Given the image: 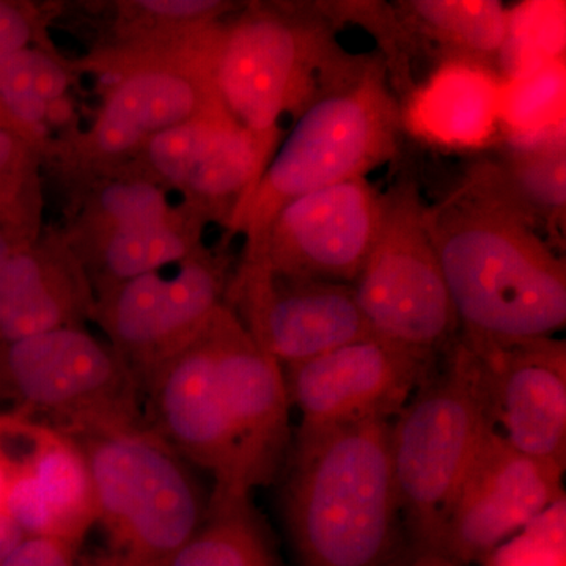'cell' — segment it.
<instances>
[{
    "label": "cell",
    "instance_id": "cell-27",
    "mask_svg": "<svg viewBox=\"0 0 566 566\" xmlns=\"http://www.w3.org/2000/svg\"><path fill=\"white\" fill-rule=\"evenodd\" d=\"M99 207L111 229L172 221L167 193L155 182H112L99 196Z\"/></svg>",
    "mask_w": 566,
    "mask_h": 566
},
{
    "label": "cell",
    "instance_id": "cell-36",
    "mask_svg": "<svg viewBox=\"0 0 566 566\" xmlns=\"http://www.w3.org/2000/svg\"><path fill=\"white\" fill-rule=\"evenodd\" d=\"M0 128H7L10 129V132H13V129H11L10 123L7 122L6 115H3L2 111H0Z\"/></svg>",
    "mask_w": 566,
    "mask_h": 566
},
{
    "label": "cell",
    "instance_id": "cell-18",
    "mask_svg": "<svg viewBox=\"0 0 566 566\" xmlns=\"http://www.w3.org/2000/svg\"><path fill=\"white\" fill-rule=\"evenodd\" d=\"M218 109L222 106L210 73L192 76L172 70H144L112 92L93 128V140L104 155H125L155 134Z\"/></svg>",
    "mask_w": 566,
    "mask_h": 566
},
{
    "label": "cell",
    "instance_id": "cell-8",
    "mask_svg": "<svg viewBox=\"0 0 566 566\" xmlns=\"http://www.w3.org/2000/svg\"><path fill=\"white\" fill-rule=\"evenodd\" d=\"M427 210L419 182L400 175L382 192L374 244L352 286L371 334L441 357L460 337V324L428 230Z\"/></svg>",
    "mask_w": 566,
    "mask_h": 566
},
{
    "label": "cell",
    "instance_id": "cell-28",
    "mask_svg": "<svg viewBox=\"0 0 566 566\" xmlns=\"http://www.w3.org/2000/svg\"><path fill=\"white\" fill-rule=\"evenodd\" d=\"M0 566H92L81 549L44 536H24Z\"/></svg>",
    "mask_w": 566,
    "mask_h": 566
},
{
    "label": "cell",
    "instance_id": "cell-32",
    "mask_svg": "<svg viewBox=\"0 0 566 566\" xmlns=\"http://www.w3.org/2000/svg\"><path fill=\"white\" fill-rule=\"evenodd\" d=\"M24 536L13 520L0 509V565L10 556L11 551L20 545Z\"/></svg>",
    "mask_w": 566,
    "mask_h": 566
},
{
    "label": "cell",
    "instance_id": "cell-30",
    "mask_svg": "<svg viewBox=\"0 0 566 566\" xmlns=\"http://www.w3.org/2000/svg\"><path fill=\"white\" fill-rule=\"evenodd\" d=\"M32 20L22 7L0 0V61L29 48Z\"/></svg>",
    "mask_w": 566,
    "mask_h": 566
},
{
    "label": "cell",
    "instance_id": "cell-14",
    "mask_svg": "<svg viewBox=\"0 0 566 566\" xmlns=\"http://www.w3.org/2000/svg\"><path fill=\"white\" fill-rule=\"evenodd\" d=\"M461 342L474 356L495 433L523 455L565 471V342Z\"/></svg>",
    "mask_w": 566,
    "mask_h": 566
},
{
    "label": "cell",
    "instance_id": "cell-23",
    "mask_svg": "<svg viewBox=\"0 0 566 566\" xmlns=\"http://www.w3.org/2000/svg\"><path fill=\"white\" fill-rule=\"evenodd\" d=\"M170 566H282L251 495L211 491L202 526Z\"/></svg>",
    "mask_w": 566,
    "mask_h": 566
},
{
    "label": "cell",
    "instance_id": "cell-9",
    "mask_svg": "<svg viewBox=\"0 0 566 566\" xmlns=\"http://www.w3.org/2000/svg\"><path fill=\"white\" fill-rule=\"evenodd\" d=\"M211 319L142 389L144 422L186 463L212 476L211 491L249 495L240 474L243 403L219 359Z\"/></svg>",
    "mask_w": 566,
    "mask_h": 566
},
{
    "label": "cell",
    "instance_id": "cell-16",
    "mask_svg": "<svg viewBox=\"0 0 566 566\" xmlns=\"http://www.w3.org/2000/svg\"><path fill=\"white\" fill-rule=\"evenodd\" d=\"M155 172L229 221L259 181L271 153L223 109L155 134L147 140Z\"/></svg>",
    "mask_w": 566,
    "mask_h": 566
},
{
    "label": "cell",
    "instance_id": "cell-31",
    "mask_svg": "<svg viewBox=\"0 0 566 566\" xmlns=\"http://www.w3.org/2000/svg\"><path fill=\"white\" fill-rule=\"evenodd\" d=\"M142 10L166 20H202L212 18L229 10V3L214 0H142L137 2Z\"/></svg>",
    "mask_w": 566,
    "mask_h": 566
},
{
    "label": "cell",
    "instance_id": "cell-10",
    "mask_svg": "<svg viewBox=\"0 0 566 566\" xmlns=\"http://www.w3.org/2000/svg\"><path fill=\"white\" fill-rule=\"evenodd\" d=\"M226 268L192 253L102 294L95 315L140 394L150 376L180 352L226 304Z\"/></svg>",
    "mask_w": 566,
    "mask_h": 566
},
{
    "label": "cell",
    "instance_id": "cell-33",
    "mask_svg": "<svg viewBox=\"0 0 566 566\" xmlns=\"http://www.w3.org/2000/svg\"><path fill=\"white\" fill-rule=\"evenodd\" d=\"M11 480H13V468H11L9 458H7L2 446H0V509L2 510L3 504H6L7 493H9Z\"/></svg>",
    "mask_w": 566,
    "mask_h": 566
},
{
    "label": "cell",
    "instance_id": "cell-35",
    "mask_svg": "<svg viewBox=\"0 0 566 566\" xmlns=\"http://www.w3.org/2000/svg\"><path fill=\"white\" fill-rule=\"evenodd\" d=\"M17 245L11 243L10 238L6 233L0 232V268L3 266V263L10 259L11 253L17 251Z\"/></svg>",
    "mask_w": 566,
    "mask_h": 566
},
{
    "label": "cell",
    "instance_id": "cell-22",
    "mask_svg": "<svg viewBox=\"0 0 566 566\" xmlns=\"http://www.w3.org/2000/svg\"><path fill=\"white\" fill-rule=\"evenodd\" d=\"M395 18L401 32L433 44L447 59L486 65L504 51L510 11L495 0H400Z\"/></svg>",
    "mask_w": 566,
    "mask_h": 566
},
{
    "label": "cell",
    "instance_id": "cell-20",
    "mask_svg": "<svg viewBox=\"0 0 566 566\" xmlns=\"http://www.w3.org/2000/svg\"><path fill=\"white\" fill-rule=\"evenodd\" d=\"M464 178L515 212L553 248L560 243L566 212L564 140L510 148L475 163Z\"/></svg>",
    "mask_w": 566,
    "mask_h": 566
},
{
    "label": "cell",
    "instance_id": "cell-3",
    "mask_svg": "<svg viewBox=\"0 0 566 566\" xmlns=\"http://www.w3.org/2000/svg\"><path fill=\"white\" fill-rule=\"evenodd\" d=\"M403 109L385 55H357L294 120L230 223L251 248L283 205L337 182L367 178L400 153Z\"/></svg>",
    "mask_w": 566,
    "mask_h": 566
},
{
    "label": "cell",
    "instance_id": "cell-13",
    "mask_svg": "<svg viewBox=\"0 0 566 566\" xmlns=\"http://www.w3.org/2000/svg\"><path fill=\"white\" fill-rule=\"evenodd\" d=\"M438 360L368 335L282 370L290 406L301 416L297 428L305 430L392 420Z\"/></svg>",
    "mask_w": 566,
    "mask_h": 566
},
{
    "label": "cell",
    "instance_id": "cell-29",
    "mask_svg": "<svg viewBox=\"0 0 566 566\" xmlns=\"http://www.w3.org/2000/svg\"><path fill=\"white\" fill-rule=\"evenodd\" d=\"M486 562L488 566H565L564 535L543 543H505Z\"/></svg>",
    "mask_w": 566,
    "mask_h": 566
},
{
    "label": "cell",
    "instance_id": "cell-12",
    "mask_svg": "<svg viewBox=\"0 0 566 566\" xmlns=\"http://www.w3.org/2000/svg\"><path fill=\"white\" fill-rule=\"evenodd\" d=\"M564 472L488 431L447 513L438 553L461 566L486 562L560 502Z\"/></svg>",
    "mask_w": 566,
    "mask_h": 566
},
{
    "label": "cell",
    "instance_id": "cell-15",
    "mask_svg": "<svg viewBox=\"0 0 566 566\" xmlns=\"http://www.w3.org/2000/svg\"><path fill=\"white\" fill-rule=\"evenodd\" d=\"M227 297L255 344L282 368L374 335L345 283L243 266Z\"/></svg>",
    "mask_w": 566,
    "mask_h": 566
},
{
    "label": "cell",
    "instance_id": "cell-17",
    "mask_svg": "<svg viewBox=\"0 0 566 566\" xmlns=\"http://www.w3.org/2000/svg\"><path fill=\"white\" fill-rule=\"evenodd\" d=\"M3 512L25 536L81 549L96 524L95 486L81 446L50 428L31 463L11 480Z\"/></svg>",
    "mask_w": 566,
    "mask_h": 566
},
{
    "label": "cell",
    "instance_id": "cell-4",
    "mask_svg": "<svg viewBox=\"0 0 566 566\" xmlns=\"http://www.w3.org/2000/svg\"><path fill=\"white\" fill-rule=\"evenodd\" d=\"M337 31L322 3L251 7L218 29L210 74L222 109L273 153L282 118L296 120L357 61L338 43Z\"/></svg>",
    "mask_w": 566,
    "mask_h": 566
},
{
    "label": "cell",
    "instance_id": "cell-24",
    "mask_svg": "<svg viewBox=\"0 0 566 566\" xmlns=\"http://www.w3.org/2000/svg\"><path fill=\"white\" fill-rule=\"evenodd\" d=\"M66 87L65 70L32 48L0 61V111L20 136L51 117Z\"/></svg>",
    "mask_w": 566,
    "mask_h": 566
},
{
    "label": "cell",
    "instance_id": "cell-34",
    "mask_svg": "<svg viewBox=\"0 0 566 566\" xmlns=\"http://www.w3.org/2000/svg\"><path fill=\"white\" fill-rule=\"evenodd\" d=\"M408 566H461L452 558L442 556L439 553H420L411 557Z\"/></svg>",
    "mask_w": 566,
    "mask_h": 566
},
{
    "label": "cell",
    "instance_id": "cell-7",
    "mask_svg": "<svg viewBox=\"0 0 566 566\" xmlns=\"http://www.w3.org/2000/svg\"><path fill=\"white\" fill-rule=\"evenodd\" d=\"M0 405L73 439L145 424L132 371L81 326L0 345Z\"/></svg>",
    "mask_w": 566,
    "mask_h": 566
},
{
    "label": "cell",
    "instance_id": "cell-11",
    "mask_svg": "<svg viewBox=\"0 0 566 566\" xmlns=\"http://www.w3.org/2000/svg\"><path fill=\"white\" fill-rule=\"evenodd\" d=\"M382 192L368 178L327 186L275 212L248 248L244 266L353 285L381 218Z\"/></svg>",
    "mask_w": 566,
    "mask_h": 566
},
{
    "label": "cell",
    "instance_id": "cell-5",
    "mask_svg": "<svg viewBox=\"0 0 566 566\" xmlns=\"http://www.w3.org/2000/svg\"><path fill=\"white\" fill-rule=\"evenodd\" d=\"M95 486L103 547L92 566H170L202 526L210 494L145 424L74 439Z\"/></svg>",
    "mask_w": 566,
    "mask_h": 566
},
{
    "label": "cell",
    "instance_id": "cell-26",
    "mask_svg": "<svg viewBox=\"0 0 566 566\" xmlns=\"http://www.w3.org/2000/svg\"><path fill=\"white\" fill-rule=\"evenodd\" d=\"M29 156L20 134L0 128V232L20 243L28 229Z\"/></svg>",
    "mask_w": 566,
    "mask_h": 566
},
{
    "label": "cell",
    "instance_id": "cell-2",
    "mask_svg": "<svg viewBox=\"0 0 566 566\" xmlns=\"http://www.w3.org/2000/svg\"><path fill=\"white\" fill-rule=\"evenodd\" d=\"M283 472V516L297 565L392 564L401 512L390 420L297 428Z\"/></svg>",
    "mask_w": 566,
    "mask_h": 566
},
{
    "label": "cell",
    "instance_id": "cell-19",
    "mask_svg": "<svg viewBox=\"0 0 566 566\" xmlns=\"http://www.w3.org/2000/svg\"><path fill=\"white\" fill-rule=\"evenodd\" d=\"M95 311L80 271L50 253L20 248L0 268V345L80 326Z\"/></svg>",
    "mask_w": 566,
    "mask_h": 566
},
{
    "label": "cell",
    "instance_id": "cell-21",
    "mask_svg": "<svg viewBox=\"0 0 566 566\" xmlns=\"http://www.w3.org/2000/svg\"><path fill=\"white\" fill-rule=\"evenodd\" d=\"M482 63L446 59L412 96L403 125L444 147H472L494 128L497 96Z\"/></svg>",
    "mask_w": 566,
    "mask_h": 566
},
{
    "label": "cell",
    "instance_id": "cell-1",
    "mask_svg": "<svg viewBox=\"0 0 566 566\" xmlns=\"http://www.w3.org/2000/svg\"><path fill=\"white\" fill-rule=\"evenodd\" d=\"M427 223L461 338L504 344L564 329L565 259L515 212L463 178L428 205Z\"/></svg>",
    "mask_w": 566,
    "mask_h": 566
},
{
    "label": "cell",
    "instance_id": "cell-25",
    "mask_svg": "<svg viewBox=\"0 0 566 566\" xmlns=\"http://www.w3.org/2000/svg\"><path fill=\"white\" fill-rule=\"evenodd\" d=\"M188 237L174 221L112 229L102 251V294L139 275L163 270L191 256Z\"/></svg>",
    "mask_w": 566,
    "mask_h": 566
},
{
    "label": "cell",
    "instance_id": "cell-6",
    "mask_svg": "<svg viewBox=\"0 0 566 566\" xmlns=\"http://www.w3.org/2000/svg\"><path fill=\"white\" fill-rule=\"evenodd\" d=\"M390 420V455L412 556L438 553L447 513L491 427L475 359L458 337Z\"/></svg>",
    "mask_w": 566,
    "mask_h": 566
}]
</instances>
